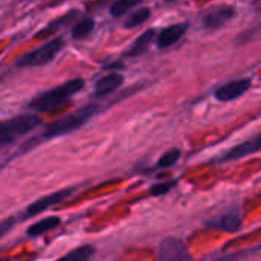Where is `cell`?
<instances>
[{
    "instance_id": "cell-1",
    "label": "cell",
    "mask_w": 261,
    "mask_h": 261,
    "mask_svg": "<svg viewBox=\"0 0 261 261\" xmlns=\"http://www.w3.org/2000/svg\"><path fill=\"white\" fill-rule=\"evenodd\" d=\"M84 80L83 78H73L69 80L54 89H49L40 95H37L35 98H32V101L29 102V109L35 110V112H47L52 110L57 106L64 104L66 101H69V98L75 93H78L83 87H84Z\"/></svg>"
},
{
    "instance_id": "cell-2",
    "label": "cell",
    "mask_w": 261,
    "mask_h": 261,
    "mask_svg": "<svg viewBox=\"0 0 261 261\" xmlns=\"http://www.w3.org/2000/svg\"><path fill=\"white\" fill-rule=\"evenodd\" d=\"M98 112V106L96 104H87L78 110H75L73 113H69L63 118H58L57 121L47 124L44 127V130L41 132L40 138L41 139H54L63 135H67L80 127H83L95 113Z\"/></svg>"
},
{
    "instance_id": "cell-3",
    "label": "cell",
    "mask_w": 261,
    "mask_h": 261,
    "mask_svg": "<svg viewBox=\"0 0 261 261\" xmlns=\"http://www.w3.org/2000/svg\"><path fill=\"white\" fill-rule=\"evenodd\" d=\"M40 125V118L32 113L18 115L9 119H5L0 125V144L2 147H6L21 136L32 132L35 127Z\"/></svg>"
},
{
    "instance_id": "cell-4",
    "label": "cell",
    "mask_w": 261,
    "mask_h": 261,
    "mask_svg": "<svg viewBox=\"0 0 261 261\" xmlns=\"http://www.w3.org/2000/svg\"><path fill=\"white\" fill-rule=\"evenodd\" d=\"M64 46V40L63 38H52L47 43H44L43 46L21 55L15 64L18 67H34V66H44L47 63H50L63 49Z\"/></svg>"
},
{
    "instance_id": "cell-5",
    "label": "cell",
    "mask_w": 261,
    "mask_h": 261,
    "mask_svg": "<svg viewBox=\"0 0 261 261\" xmlns=\"http://www.w3.org/2000/svg\"><path fill=\"white\" fill-rule=\"evenodd\" d=\"M158 261H193V257L180 239L168 237L158 248Z\"/></svg>"
},
{
    "instance_id": "cell-6",
    "label": "cell",
    "mask_w": 261,
    "mask_h": 261,
    "mask_svg": "<svg viewBox=\"0 0 261 261\" xmlns=\"http://www.w3.org/2000/svg\"><path fill=\"white\" fill-rule=\"evenodd\" d=\"M236 8L234 6H216L213 9H208L202 14V28L208 31H214L222 28L225 23H228L231 18L236 17Z\"/></svg>"
},
{
    "instance_id": "cell-7",
    "label": "cell",
    "mask_w": 261,
    "mask_h": 261,
    "mask_svg": "<svg viewBox=\"0 0 261 261\" xmlns=\"http://www.w3.org/2000/svg\"><path fill=\"white\" fill-rule=\"evenodd\" d=\"M73 193V188H66V190H60L57 193H52V194H47L41 199H38L37 202L31 203L26 210V217H32V216H37V214H41L44 213L46 210L58 205L60 202L66 200L70 194Z\"/></svg>"
},
{
    "instance_id": "cell-8",
    "label": "cell",
    "mask_w": 261,
    "mask_h": 261,
    "mask_svg": "<svg viewBox=\"0 0 261 261\" xmlns=\"http://www.w3.org/2000/svg\"><path fill=\"white\" fill-rule=\"evenodd\" d=\"M251 87V78H240V80H234V81H229L223 86H220L214 96L217 101L220 102H228V101H232V99H237L239 96H242L245 92H248Z\"/></svg>"
},
{
    "instance_id": "cell-9",
    "label": "cell",
    "mask_w": 261,
    "mask_h": 261,
    "mask_svg": "<svg viewBox=\"0 0 261 261\" xmlns=\"http://www.w3.org/2000/svg\"><path fill=\"white\" fill-rule=\"evenodd\" d=\"M205 225L208 228H213V229H220V231H226V232H237L242 228V216L237 210H228V211L222 213L220 216L206 220Z\"/></svg>"
},
{
    "instance_id": "cell-10",
    "label": "cell",
    "mask_w": 261,
    "mask_h": 261,
    "mask_svg": "<svg viewBox=\"0 0 261 261\" xmlns=\"http://www.w3.org/2000/svg\"><path fill=\"white\" fill-rule=\"evenodd\" d=\"M261 151V133L249 138L248 141L236 145L234 148H231L229 151H226L219 161L220 162H228V161H237V159H242L245 156H249V154H254V153H258Z\"/></svg>"
},
{
    "instance_id": "cell-11",
    "label": "cell",
    "mask_w": 261,
    "mask_h": 261,
    "mask_svg": "<svg viewBox=\"0 0 261 261\" xmlns=\"http://www.w3.org/2000/svg\"><path fill=\"white\" fill-rule=\"evenodd\" d=\"M187 29H188L187 23H176V24H170V26L164 28L158 35V47L167 49V47L176 44L184 37Z\"/></svg>"
},
{
    "instance_id": "cell-12",
    "label": "cell",
    "mask_w": 261,
    "mask_h": 261,
    "mask_svg": "<svg viewBox=\"0 0 261 261\" xmlns=\"http://www.w3.org/2000/svg\"><path fill=\"white\" fill-rule=\"evenodd\" d=\"M124 83V76L121 73H107L106 76H102L93 90V96L96 98H102L112 92H115L116 89H119Z\"/></svg>"
},
{
    "instance_id": "cell-13",
    "label": "cell",
    "mask_w": 261,
    "mask_h": 261,
    "mask_svg": "<svg viewBox=\"0 0 261 261\" xmlns=\"http://www.w3.org/2000/svg\"><path fill=\"white\" fill-rule=\"evenodd\" d=\"M154 38V29H147L145 32H142L136 40L135 43L130 46V49L127 50V57H138L141 54H144L147 50V47L150 46V43L153 41Z\"/></svg>"
},
{
    "instance_id": "cell-14",
    "label": "cell",
    "mask_w": 261,
    "mask_h": 261,
    "mask_svg": "<svg viewBox=\"0 0 261 261\" xmlns=\"http://www.w3.org/2000/svg\"><path fill=\"white\" fill-rule=\"evenodd\" d=\"M60 223H61V220L58 217H46V219H43V220L35 222L34 225H31L28 228V236H31V237L41 236L44 232H49V231L55 229Z\"/></svg>"
},
{
    "instance_id": "cell-15",
    "label": "cell",
    "mask_w": 261,
    "mask_h": 261,
    "mask_svg": "<svg viewBox=\"0 0 261 261\" xmlns=\"http://www.w3.org/2000/svg\"><path fill=\"white\" fill-rule=\"evenodd\" d=\"M93 254H95V248L92 245H83L55 261H89L93 257Z\"/></svg>"
},
{
    "instance_id": "cell-16",
    "label": "cell",
    "mask_w": 261,
    "mask_h": 261,
    "mask_svg": "<svg viewBox=\"0 0 261 261\" xmlns=\"http://www.w3.org/2000/svg\"><path fill=\"white\" fill-rule=\"evenodd\" d=\"M95 28V20L90 17H86L83 20H80L73 28H72V37L75 40H81L84 37H87Z\"/></svg>"
},
{
    "instance_id": "cell-17",
    "label": "cell",
    "mask_w": 261,
    "mask_h": 261,
    "mask_svg": "<svg viewBox=\"0 0 261 261\" xmlns=\"http://www.w3.org/2000/svg\"><path fill=\"white\" fill-rule=\"evenodd\" d=\"M151 15V11L148 9V8H141V9H136L135 12H132L130 15H128V18L125 20V23H124V26L127 28V29H130V28H135V26H139V24H142L148 17Z\"/></svg>"
},
{
    "instance_id": "cell-18",
    "label": "cell",
    "mask_w": 261,
    "mask_h": 261,
    "mask_svg": "<svg viewBox=\"0 0 261 261\" xmlns=\"http://www.w3.org/2000/svg\"><path fill=\"white\" fill-rule=\"evenodd\" d=\"M138 5V2H130V0H118L115 3H112L110 6V14L113 17H121L125 12H128V9L135 8Z\"/></svg>"
},
{
    "instance_id": "cell-19",
    "label": "cell",
    "mask_w": 261,
    "mask_h": 261,
    "mask_svg": "<svg viewBox=\"0 0 261 261\" xmlns=\"http://www.w3.org/2000/svg\"><path fill=\"white\" fill-rule=\"evenodd\" d=\"M179 158H180V150L173 148V150H170V151H167V153H164L161 156V159L158 162V167L159 168H170L179 161Z\"/></svg>"
},
{
    "instance_id": "cell-20",
    "label": "cell",
    "mask_w": 261,
    "mask_h": 261,
    "mask_svg": "<svg viewBox=\"0 0 261 261\" xmlns=\"http://www.w3.org/2000/svg\"><path fill=\"white\" fill-rule=\"evenodd\" d=\"M171 188H173V184H171V182L156 184L154 187H151L150 193H151V196H164V194H167Z\"/></svg>"
},
{
    "instance_id": "cell-21",
    "label": "cell",
    "mask_w": 261,
    "mask_h": 261,
    "mask_svg": "<svg viewBox=\"0 0 261 261\" xmlns=\"http://www.w3.org/2000/svg\"><path fill=\"white\" fill-rule=\"evenodd\" d=\"M2 261H11V260H8V258H3V260Z\"/></svg>"
}]
</instances>
